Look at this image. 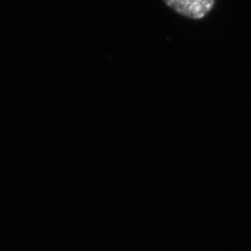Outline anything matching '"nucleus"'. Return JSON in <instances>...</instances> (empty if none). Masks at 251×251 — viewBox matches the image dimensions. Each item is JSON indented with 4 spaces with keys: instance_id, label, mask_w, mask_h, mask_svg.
Masks as SVG:
<instances>
[{
    "instance_id": "1",
    "label": "nucleus",
    "mask_w": 251,
    "mask_h": 251,
    "mask_svg": "<svg viewBox=\"0 0 251 251\" xmlns=\"http://www.w3.org/2000/svg\"><path fill=\"white\" fill-rule=\"evenodd\" d=\"M170 9L193 20L203 19L213 10L216 0H163Z\"/></svg>"
}]
</instances>
